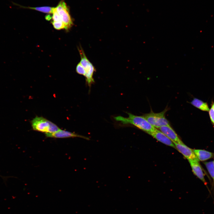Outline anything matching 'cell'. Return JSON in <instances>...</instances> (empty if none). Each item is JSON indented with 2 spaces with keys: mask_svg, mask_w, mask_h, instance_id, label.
<instances>
[{
  "mask_svg": "<svg viewBox=\"0 0 214 214\" xmlns=\"http://www.w3.org/2000/svg\"><path fill=\"white\" fill-rule=\"evenodd\" d=\"M128 117L118 116L114 117L115 120L123 125L131 124L148 134L153 132L156 128L152 126L143 116L135 115L127 113Z\"/></svg>",
  "mask_w": 214,
  "mask_h": 214,
  "instance_id": "cell-1",
  "label": "cell"
},
{
  "mask_svg": "<svg viewBox=\"0 0 214 214\" xmlns=\"http://www.w3.org/2000/svg\"><path fill=\"white\" fill-rule=\"evenodd\" d=\"M31 123L34 130L44 133H54L61 129L56 125L42 117L36 116Z\"/></svg>",
  "mask_w": 214,
  "mask_h": 214,
  "instance_id": "cell-2",
  "label": "cell"
},
{
  "mask_svg": "<svg viewBox=\"0 0 214 214\" xmlns=\"http://www.w3.org/2000/svg\"><path fill=\"white\" fill-rule=\"evenodd\" d=\"M167 110L166 108L159 113H155L151 111L143 116L152 126L156 128H158L162 126L170 125L169 121L165 117V114Z\"/></svg>",
  "mask_w": 214,
  "mask_h": 214,
  "instance_id": "cell-3",
  "label": "cell"
},
{
  "mask_svg": "<svg viewBox=\"0 0 214 214\" xmlns=\"http://www.w3.org/2000/svg\"><path fill=\"white\" fill-rule=\"evenodd\" d=\"M78 49L81 58L80 63L84 67L86 72L85 76L86 81L88 86H90L91 84L95 82L93 75L96 70L92 64L86 56L82 47L80 46Z\"/></svg>",
  "mask_w": 214,
  "mask_h": 214,
  "instance_id": "cell-4",
  "label": "cell"
},
{
  "mask_svg": "<svg viewBox=\"0 0 214 214\" xmlns=\"http://www.w3.org/2000/svg\"><path fill=\"white\" fill-rule=\"evenodd\" d=\"M55 8L65 26V29H67L70 28L73 25V22L69 10L64 0L61 1Z\"/></svg>",
  "mask_w": 214,
  "mask_h": 214,
  "instance_id": "cell-5",
  "label": "cell"
},
{
  "mask_svg": "<svg viewBox=\"0 0 214 214\" xmlns=\"http://www.w3.org/2000/svg\"><path fill=\"white\" fill-rule=\"evenodd\" d=\"M45 135L47 137L55 138H66L73 137H79L87 140L89 139L87 137L81 135L60 129L58 131L53 133H46Z\"/></svg>",
  "mask_w": 214,
  "mask_h": 214,
  "instance_id": "cell-6",
  "label": "cell"
},
{
  "mask_svg": "<svg viewBox=\"0 0 214 214\" xmlns=\"http://www.w3.org/2000/svg\"><path fill=\"white\" fill-rule=\"evenodd\" d=\"M176 149L182 153L188 160H193L199 161L196 156L193 150L183 144L173 142Z\"/></svg>",
  "mask_w": 214,
  "mask_h": 214,
  "instance_id": "cell-7",
  "label": "cell"
},
{
  "mask_svg": "<svg viewBox=\"0 0 214 214\" xmlns=\"http://www.w3.org/2000/svg\"><path fill=\"white\" fill-rule=\"evenodd\" d=\"M158 129L166 135L173 142L178 144L183 143L170 125L161 126Z\"/></svg>",
  "mask_w": 214,
  "mask_h": 214,
  "instance_id": "cell-8",
  "label": "cell"
},
{
  "mask_svg": "<svg viewBox=\"0 0 214 214\" xmlns=\"http://www.w3.org/2000/svg\"><path fill=\"white\" fill-rule=\"evenodd\" d=\"M149 134L161 143L176 149L173 142L159 130L156 128Z\"/></svg>",
  "mask_w": 214,
  "mask_h": 214,
  "instance_id": "cell-9",
  "label": "cell"
},
{
  "mask_svg": "<svg viewBox=\"0 0 214 214\" xmlns=\"http://www.w3.org/2000/svg\"><path fill=\"white\" fill-rule=\"evenodd\" d=\"M188 161L193 173L203 182L205 183L204 175L199 161L193 160Z\"/></svg>",
  "mask_w": 214,
  "mask_h": 214,
  "instance_id": "cell-10",
  "label": "cell"
},
{
  "mask_svg": "<svg viewBox=\"0 0 214 214\" xmlns=\"http://www.w3.org/2000/svg\"><path fill=\"white\" fill-rule=\"evenodd\" d=\"M193 151L199 161H205L214 157V153L205 150L194 149Z\"/></svg>",
  "mask_w": 214,
  "mask_h": 214,
  "instance_id": "cell-11",
  "label": "cell"
},
{
  "mask_svg": "<svg viewBox=\"0 0 214 214\" xmlns=\"http://www.w3.org/2000/svg\"><path fill=\"white\" fill-rule=\"evenodd\" d=\"M12 3L13 5L18 6L21 8L34 10L45 13L49 14L52 13L54 8V7L49 6H43L37 7H27L21 6L13 2H12Z\"/></svg>",
  "mask_w": 214,
  "mask_h": 214,
  "instance_id": "cell-12",
  "label": "cell"
},
{
  "mask_svg": "<svg viewBox=\"0 0 214 214\" xmlns=\"http://www.w3.org/2000/svg\"><path fill=\"white\" fill-rule=\"evenodd\" d=\"M190 103L195 107L203 111H208L210 109L207 103L196 98H193L191 102Z\"/></svg>",
  "mask_w": 214,
  "mask_h": 214,
  "instance_id": "cell-13",
  "label": "cell"
},
{
  "mask_svg": "<svg viewBox=\"0 0 214 214\" xmlns=\"http://www.w3.org/2000/svg\"><path fill=\"white\" fill-rule=\"evenodd\" d=\"M210 176L214 181V161L204 163Z\"/></svg>",
  "mask_w": 214,
  "mask_h": 214,
  "instance_id": "cell-14",
  "label": "cell"
},
{
  "mask_svg": "<svg viewBox=\"0 0 214 214\" xmlns=\"http://www.w3.org/2000/svg\"><path fill=\"white\" fill-rule=\"evenodd\" d=\"M54 27L57 30H60L65 28V26L62 21L52 22Z\"/></svg>",
  "mask_w": 214,
  "mask_h": 214,
  "instance_id": "cell-15",
  "label": "cell"
},
{
  "mask_svg": "<svg viewBox=\"0 0 214 214\" xmlns=\"http://www.w3.org/2000/svg\"><path fill=\"white\" fill-rule=\"evenodd\" d=\"M76 70V72L78 74L83 75L85 77L86 75V71L80 62L77 65Z\"/></svg>",
  "mask_w": 214,
  "mask_h": 214,
  "instance_id": "cell-16",
  "label": "cell"
},
{
  "mask_svg": "<svg viewBox=\"0 0 214 214\" xmlns=\"http://www.w3.org/2000/svg\"><path fill=\"white\" fill-rule=\"evenodd\" d=\"M53 15L52 18L54 21H62L60 17L56 11L55 8L54 7L52 12Z\"/></svg>",
  "mask_w": 214,
  "mask_h": 214,
  "instance_id": "cell-17",
  "label": "cell"
},
{
  "mask_svg": "<svg viewBox=\"0 0 214 214\" xmlns=\"http://www.w3.org/2000/svg\"><path fill=\"white\" fill-rule=\"evenodd\" d=\"M209 111L210 119L212 124L214 126V110L211 107Z\"/></svg>",
  "mask_w": 214,
  "mask_h": 214,
  "instance_id": "cell-18",
  "label": "cell"
},
{
  "mask_svg": "<svg viewBox=\"0 0 214 214\" xmlns=\"http://www.w3.org/2000/svg\"><path fill=\"white\" fill-rule=\"evenodd\" d=\"M45 18L46 20L49 21L52 18V16L50 14H48L45 16Z\"/></svg>",
  "mask_w": 214,
  "mask_h": 214,
  "instance_id": "cell-19",
  "label": "cell"
},
{
  "mask_svg": "<svg viewBox=\"0 0 214 214\" xmlns=\"http://www.w3.org/2000/svg\"><path fill=\"white\" fill-rule=\"evenodd\" d=\"M214 110V103H213L212 105V107H211Z\"/></svg>",
  "mask_w": 214,
  "mask_h": 214,
  "instance_id": "cell-20",
  "label": "cell"
},
{
  "mask_svg": "<svg viewBox=\"0 0 214 214\" xmlns=\"http://www.w3.org/2000/svg\"></svg>",
  "mask_w": 214,
  "mask_h": 214,
  "instance_id": "cell-21",
  "label": "cell"
}]
</instances>
